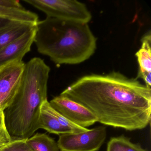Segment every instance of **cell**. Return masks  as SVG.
I'll use <instances>...</instances> for the list:
<instances>
[{
    "instance_id": "obj_5",
    "label": "cell",
    "mask_w": 151,
    "mask_h": 151,
    "mask_svg": "<svg viewBox=\"0 0 151 151\" xmlns=\"http://www.w3.org/2000/svg\"><path fill=\"white\" fill-rule=\"evenodd\" d=\"M106 128L99 126L84 132L60 135V151H98L106 138Z\"/></svg>"
},
{
    "instance_id": "obj_14",
    "label": "cell",
    "mask_w": 151,
    "mask_h": 151,
    "mask_svg": "<svg viewBox=\"0 0 151 151\" xmlns=\"http://www.w3.org/2000/svg\"><path fill=\"white\" fill-rule=\"evenodd\" d=\"M106 151H148L139 144L132 143L124 135L112 137L107 144Z\"/></svg>"
},
{
    "instance_id": "obj_12",
    "label": "cell",
    "mask_w": 151,
    "mask_h": 151,
    "mask_svg": "<svg viewBox=\"0 0 151 151\" xmlns=\"http://www.w3.org/2000/svg\"><path fill=\"white\" fill-rule=\"evenodd\" d=\"M0 17L13 21L37 24L38 16L37 14L25 9H12L0 6Z\"/></svg>"
},
{
    "instance_id": "obj_8",
    "label": "cell",
    "mask_w": 151,
    "mask_h": 151,
    "mask_svg": "<svg viewBox=\"0 0 151 151\" xmlns=\"http://www.w3.org/2000/svg\"><path fill=\"white\" fill-rule=\"evenodd\" d=\"M36 25L0 50V68L12 63L22 61L34 42Z\"/></svg>"
},
{
    "instance_id": "obj_7",
    "label": "cell",
    "mask_w": 151,
    "mask_h": 151,
    "mask_svg": "<svg viewBox=\"0 0 151 151\" xmlns=\"http://www.w3.org/2000/svg\"><path fill=\"white\" fill-rule=\"evenodd\" d=\"M52 107L73 123L86 128L98 122L94 115L82 104L61 95L49 102Z\"/></svg>"
},
{
    "instance_id": "obj_10",
    "label": "cell",
    "mask_w": 151,
    "mask_h": 151,
    "mask_svg": "<svg viewBox=\"0 0 151 151\" xmlns=\"http://www.w3.org/2000/svg\"><path fill=\"white\" fill-rule=\"evenodd\" d=\"M36 24L13 21L0 29V50L32 29Z\"/></svg>"
},
{
    "instance_id": "obj_18",
    "label": "cell",
    "mask_w": 151,
    "mask_h": 151,
    "mask_svg": "<svg viewBox=\"0 0 151 151\" xmlns=\"http://www.w3.org/2000/svg\"><path fill=\"white\" fill-rule=\"evenodd\" d=\"M0 6L12 9H20L24 8L20 4L19 1L16 0H0Z\"/></svg>"
},
{
    "instance_id": "obj_9",
    "label": "cell",
    "mask_w": 151,
    "mask_h": 151,
    "mask_svg": "<svg viewBox=\"0 0 151 151\" xmlns=\"http://www.w3.org/2000/svg\"><path fill=\"white\" fill-rule=\"evenodd\" d=\"M141 47L136 53L139 64L137 79H143L145 85L151 86V34L146 33L141 39Z\"/></svg>"
},
{
    "instance_id": "obj_17",
    "label": "cell",
    "mask_w": 151,
    "mask_h": 151,
    "mask_svg": "<svg viewBox=\"0 0 151 151\" xmlns=\"http://www.w3.org/2000/svg\"><path fill=\"white\" fill-rule=\"evenodd\" d=\"M12 139L7 129L4 112H0V148L9 144Z\"/></svg>"
},
{
    "instance_id": "obj_2",
    "label": "cell",
    "mask_w": 151,
    "mask_h": 151,
    "mask_svg": "<svg viewBox=\"0 0 151 151\" xmlns=\"http://www.w3.org/2000/svg\"><path fill=\"white\" fill-rule=\"evenodd\" d=\"M50 68L41 58L25 64L22 80L11 104L3 112L12 140L27 139L38 129L40 107L47 100Z\"/></svg>"
},
{
    "instance_id": "obj_13",
    "label": "cell",
    "mask_w": 151,
    "mask_h": 151,
    "mask_svg": "<svg viewBox=\"0 0 151 151\" xmlns=\"http://www.w3.org/2000/svg\"><path fill=\"white\" fill-rule=\"evenodd\" d=\"M31 151H60L57 142L46 133H37L26 139Z\"/></svg>"
},
{
    "instance_id": "obj_1",
    "label": "cell",
    "mask_w": 151,
    "mask_h": 151,
    "mask_svg": "<svg viewBox=\"0 0 151 151\" xmlns=\"http://www.w3.org/2000/svg\"><path fill=\"white\" fill-rule=\"evenodd\" d=\"M60 94L84 106L104 125L133 131L151 121V88L118 72L84 76Z\"/></svg>"
},
{
    "instance_id": "obj_19",
    "label": "cell",
    "mask_w": 151,
    "mask_h": 151,
    "mask_svg": "<svg viewBox=\"0 0 151 151\" xmlns=\"http://www.w3.org/2000/svg\"><path fill=\"white\" fill-rule=\"evenodd\" d=\"M12 22L13 21L0 17V29L6 27Z\"/></svg>"
},
{
    "instance_id": "obj_6",
    "label": "cell",
    "mask_w": 151,
    "mask_h": 151,
    "mask_svg": "<svg viewBox=\"0 0 151 151\" xmlns=\"http://www.w3.org/2000/svg\"><path fill=\"white\" fill-rule=\"evenodd\" d=\"M25 64L22 61L0 68V108L3 111L11 104L17 93Z\"/></svg>"
},
{
    "instance_id": "obj_15",
    "label": "cell",
    "mask_w": 151,
    "mask_h": 151,
    "mask_svg": "<svg viewBox=\"0 0 151 151\" xmlns=\"http://www.w3.org/2000/svg\"><path fill=\"white\" fill-rule=\"evenodd\" d=\"M46 104L48 111L57 118L61 125L66 129L68 133H79L87 131L89 129L87 128H83L78 126L68 120L67 118L54 109L48 100L47 101Z\"/></svg>"
},
{
    "instance_id": "obj_20",
    "label": "cell",
    "mask_w": 151,
    "mask_h": 151,
    "mask_svg": "<svg viewBox=\"0 0 151 151\" xmlns=\"http://www.w3.org/2000/svg\"><path fill=\"white\" fill-rule=\"evenodd\" d=\"M1 111H2V110H1V108H0V112H1Z\"/></svg>"
},
{
    "instance_id": "obj_3",
    "label": "cell",
    "mask_w": 151,
    "mask_h": 151,
    "mask_svg": "<svg viewBox=\"0 0 151 151\" xmlns=\"http://www.w3.org/2000/svg\"><path fill=\"white\" fill-rule=\"evenodd\" d=\"M34 43L40 53L59 67L88 60L95 52L97 38L88 24L47 17L36 25Z\"/></svg>"
},
{
    "instance_id": "obj_4",
    "label": "cell",
    "mask_w": 151,
    "mask_h": 151,
    "mask_svg": "<svg viewBox=\"0 0 151 151\" xmlns=\"http://www.w3.org/2000/svg\"><path fill=\"white\" fill-rule=\"evenodd\" d=\"M47 17L88 24L92 18L85 5L76 0H23Z\"/></svg>"
},
{
    "instance_id": "obj_11",
    "label": "cell",
    "mask_w": 151,
    "mask_h": 151,
    "mask_svg": "<svg viewBox=\"0 0 151 151\" xmlns=\"http://www.w3.org/2000/svg\"><path fill=\"white\" fill-rule=\"evenodd\" d=\"M45 101L41 105L38 119V128L43 129L50 133L62 135L68 133L61 125L57 118L52 114L47 108Z\"/></svg>"
},
{
    "instance_id": "obj_16",
    "label": "cell",
    "mask_w": 151,
    "mask_h": 151,
    "mask_svg": "<svg viewBox=\"0 0 151 151\" xmlns=\"http://www.w3.org/2000/svg\"><path fill=\"white\" fill-rule=\"evenodd\" d=\"M26 139L12 140L9 144L0 148V151H31L26 144Z\"/></svg>"
}]
</instances>
